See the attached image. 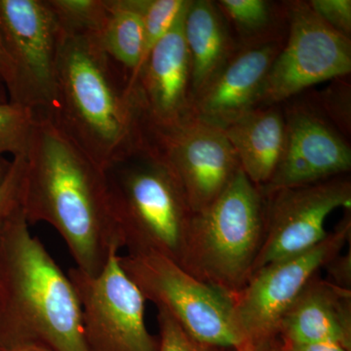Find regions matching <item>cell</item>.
<instances>
[{
	"mask_svg": "<svg viewBox=\"0 0 351 351\" xmlns=\"http://www.w3.org/2000/svg\"><path fill=\"white\" fill-rule=\"evenodd\" d=\"M278 338L293 345L332 341L351 350V291L316 274L284 314Z\"/></svg>",
	"mask_w": 351,
	"mask_h": 351,
	"instance_id": "obj_16",
	"label": "cell"
},
{
	"mask_svg": "<svg viewBox=\"0 0 351 351\" xmlns=\"http://www.w3.org/2000/svg\"><path fill=\"white\" fill-rule=\"evenodd\" d=\"M307 3L323 22L339 34L350 38V0H311Z\"/></svg>",
	"mask_w": 351,
	"mask_h": 351,
	"instance_id": "obj_25",
	"label": "cell"
},
{
	"mask_svg": "<svg viewBox=\"0 0 351 351\" xmlns=\"http://www.w3.org/2000/svg\"><path fill=\"white\" fill-rule=\"evenodd\" d=\"M21 209L29 225L52 226L75 267L99 274L123 249L107 172L47 115L38 113L25 154Z\"/></svg>",
	"mask_w": 351,
	"mask_h": 351,
	"instance_id": "obj_1",
	"label": "cell"
},
{
	"mask_svg": "<svg viewBox=\"0 0 351 351\" xmlns=\"http://www.w3.org/2000/svg\"><path fill=\"white\" fill-rule=\"evenodd\" d=\"M191 59V98L206 87L239 48L216 2L189 0L184 24Z\"/></svg>",
	"mask_w": 351,
	"mask_h": 351,
	"instance_id": "obj_17",
	"label": "cell"
},
{
	"mask_svg": "<svg viewBox=\"0 0 351 351\" xmlns=\"http://www.w3.org/2000/svg\"><path fill=\"white\" fill-rule=\"evenodd\" d=\"M115 252L99 274L71 267L68 276L82 308L89 351H158V339L145 324V302Z\"/></svg>",
	"mask_w": 351,
	"mask_h": 351,
	"instance_id": "obj_8",
	"label": "cell"
},
{
	"mask_svg": "<svg viewBox=\"0 0 351 351\" xmlns=\"http://www.w3.org/2000/svg\"><path fill=\"white\" fill-rule=\"evenodd\" d=\"M210 351H237V350H233V348H214V346H210Z\"/></svg>",
	"mask_w": 351,
	"mask_h": 351,
	"instance_id": "obj_33",
	"label": "cell"
},
{
	"mask_svg": "<svg viewBox=\"0 0 351 351\" xmlns=\"http://www.w3.org/2000/svg\"><path fill=\"white\" fill-rule=\"evenodd\" d=\"M350 210L311 250L270 263L252 276L232 298L233 313L248 345L277 338L280 321L307 283L350 242Z\"/></svg>",
	"mask_w": 351,
	"mask_h": 351,
	"instance_id": "obj_7",
	"label": "cell"
},
{
	"mask_svg": "<svg viewBox=\"0 0 351 351\" xmlns=\"http://www.w3.org/2000/svg\"><path fill=\"white\" fill-rule=\"evenodd\" d=\"M244 351H283V348L280 339L277 337L250 343Z\"/></svg>",
	"mask_w": 351,
	"mask_h": 351,
	"instance_id": "obj_29",
	"label": "cell"
},
{
	"mask_svg": "<svg viewBox=\"0 0 351 351\" xmlns=\"http://www.w3.org/2000/svg\"><path fill=\"white\" fill-rule=\"evenodd\" d=\"M243 171L262 189L271 179L282 154L285 117L274 107L258 108L223 129Z\"/></svg>",
	"mask_w": 351,
	"mask_h": 351,
	"instance_id": "obj_18",
	"label": "cell"
},
{
	"mask_svg": "<svg viewBox=\"0 0 351 351\" xmlns=\"http://www.w3.org/2000/svg\"><path fill=\"white\" fill-rule=\"evenodd\" d=\"M265 212L262 189L240 169L213 203L193 213L180 267L232 300L253 274Z\"/></svg>",
	"mask_w": 351,
	"mask_h": 351,
	"instance_id": "obj_4",
	"label": "cell"
},
{
	"mask_svg": "<svg viewBox=\"0 0 351 351\" xmlns=\"http://www.w3.org/2000/svg\"><path fill=\"white\" fill-rule=\"evenodd\" d=\"M265 197V228L253 274L270 263L311 250L324 240L330 215L339 208L351 210V181L346 175L338 176L280 189Z\"/></svg>",
	"mask_w": 351,
	"mask_h": 351,
	"instance_id": "obj_11",
	"label": "cell"
},
{
	"mask_svg": "<svg viewBox=\"0 0 351 351\" xmlns=\"http://www.w3.org/2000/svg\"><path fill=\"white\" fill-rule=\"evenodd\" d=\"M285 138L276 169L262 189L263 195L315 184L351 169V149L345 138L313 110L289 108Z\"/></svg>",
	"mask_w": 351,
	"mask_h": 351,
	"instance_id": "obj_14",
	"label": "cell"
},
{
	"mask_svg": "<svg viewBox=\"0 0 351 351\" xmlns=\"http://www.w3.org/2000/svg\"><path fill=\"white\" fill-rule=\"evenodd\" d=\"M36 119L38 112L27 106L0 104V157L25 156Z\"/></svg>",
	"mask_w": 351,
	"mask_h": 351,
	"instance_id": "obj_21",
	"label": "cell"
},
{
	"mask_svg": "<svg viewBox=\"0 0 351 351\" xmlns=\"http://www.w3.org/2000/svg\"><path fill=\"white\" fill-rule=\"evenodd\" d=\"M239 38V48L260 45L284 38L281 22H287L285 2L267 0H219L216 2Z\"/></svg>",
	"mask_w": 351,
	"mask_h": 351,
	"instance_id": "obj_20",
	"label": "cell"
},
{
	"mask_svg": "<svg viewBox=\"0 0 351 351\" xmlns=\"http://www.w3.org/2000/svg\"><path fill=\"white\" fill-rule=\"evenodd\" d=\"M285 39L239 48L191 100V119L223 130L260 107L267 75Z\"/></svg>",
	"mask_w": 351,
	"mask_h": 351,
	"instance_id": "obj_15",
	"label": "cell"
},
{
	"mask_svg": "<svg viewBox=\"0 0 351 351\" xmlns=\"http://www.w3.org/2000/svg\"><path fill=\"white\" fill-rule=\"evenodd\" d=\"M107 177L126 254L156 253L179 265L193 212L165 164L145 145L108 169Z\"/></svg>",
	"mask_w": 351,
	"mask_h": 351,
	"instance_id": "obj_5",
	"label": "cell"
},
{
	"mask_svg": "<svg viewBox=\"0 0 351 351\" xmlns=\"http://www.w3.org/2000/svg\"><path fill=\"white\" fill-rule=\"evenodd\" d=\"M144 137L174 176L193 213L213 203L240 170L225 132L191 117L173 128L145 132Z\"/></svg>",
	"mask_w": 351,
	"mask_h": 351,
	"instance_id": "obj_10",
	"label": "cell"
},
{
	"mask_svg": "<svg viewBox=\"0 0 351 351\" xmlns=\"http://www.w3.org/2000/svg\"><path fill=\"white\" fill-rule=\"evenodd\" d=\"M11 159H7L6 157H0V184L3 181L10 168Z\"/></svg>",
	"mask_w": 351,
	"mask_h": 351,
	"instance_id": "obj_31",
	"label": "cell"
},
{
	"mask_svg": "<svg viewBox=\"0 0 351 351\" xmlns=\"http://www.w3.org/2000/svg\"><path fill=\"white\" fill-rule=\"evenodd\" d=\"M7 101H9L8 95L5 88L0 83V104L7 103Z\"/></svg>",
	"mask_w": 351,
	"mask_h": 351,
	"instance_id": "obj_32",
	"label": "cell"
},
{
	"mask_svg": "<svg viewBox=\"0 0 351 351\" xmlns=\"http://www.w3.org/2000/svg\"><path fill=\"white\" fill-rule=\"evenodd\" d=\"M136 3L142 15L145 29L144 55L141 68L152 48L175 24L182 8L186 5V0H136Z\"/></svg>",
	"mask_w": 351,
	"mask_h": 351,
	"instance_id": "obj_22",
	"label": "cell"
},
{
	"mask_svg": "<svg viewBox=\"0 0 351 351\" xmlns=\"http://www.w3.org/2000/svg\"><path fill=\"white\" fill-rule=\"evenodd\" d=\"M101 45L115 63L133 77L142 63L145 29L136 0H105L99 29Z\"/></svg>",
	"mask_w": 351,
	"mask_h": 351,
	"instance_id": "obj_19",
	"label": "cell"
},
{
	"mask_svg": "<svg viewBox=\"0 0 351 351\" xmlns=\"http://www.w3.org/2000/svg\"><path fill=\"white\" fill-rule=\"evenodd\" d=\"M58 20L54 99L41 114L107 172L145 145L130 75L103 47L98 27Z\"/></svg>",
	"mask_w": 351,
	"mask_h": 351,
	"instance_id": "obj_2",
	"label": "cell"
},
{
	"mask_svg": "<svg viewBox=\"0 0 351 351\" xmlns=\"http://www.w3.org/2000/svg\"><path fill=\"white\" fill-rule=\"evenodd\" d=\"M25 343L89 351L75 287L20 208L0 234V350Z\"/></svg>",
	"mask_w": 351,
	"mask_h": 351,
	"instance_id": "obj_3",
	"label": "cell"
},
{
	"mask_svg": "<svg viewBox=\"0 0 351 351\" xmlns=\"http://www.w3.org/2000/svg\"><path fill=\"white\" fill-rule=\"evenodd\" d=\"M159 328L158 351H210L198 343L163 309H157Z\"/></svg>",
	"mask_w": 351,
	"mask_h": 351,
	"instance_id": "obj_24",
	"label": "cell"
},
{
	"mask_svg": "<svg viewBox=\"0 0 351 351\" xmlns=\"http://www.w3.org/2000/svg\"><path fill=\"white\" fill-rule=\"evenodd\" d=\"M282 348H283V346H282ZM283 351H286V350H284V348H283Z\"/></svg>",
	"mask_w": 351,
	"mask_h": 351,
	"instance_id": "obj_34",
	"label": "cell"
},
{
	"mask_svg": "<svg viewBox=\"0 0 351 351\" xmlns=\"http://www.w3.org/2000/svg\"><path fill=\"white\" fill-rule=\"evenodd\" d=\"M0 351H1V350H0Z\"/></svg>",
	"mask_w": 351,
	"mask_h": 351,
	"instance_id": "obj_35",
	"label": "cell"
},
{
	"mask_svg": "<svg viewBox=\"0 0 351 351\" xmlns=\"http://www.w3.org/2000/svg\"><path fill=\"white\" fill-rule=\"evenodd\" d=\"M0 83L5 88L9 101L25 106L17 69L10 53L7 49L1 34H0Z\"/></svg>",
	"mask_w": 351,
	"mask_h": 351,
	"instance_id": "obj_26",
	"label": "cell"
},
{
	"mask_svg": "<svg viewBox=\"0 0 351 351\" xmlns=\"http://www.w3.org/2000/svg\"><path fill=\"white\" fill-rule=\"evenodd\" d=\"M282 343L286 351H350L345 346L332 341H319L309 343Z\"/></svg>",
	"mask_w": 351,
	"mask_h": 351,
	"instance_id": "obj_28",
	"label": "cell"
},
{
	"mask_svg": "<svg viewBox=\"0 0 351 351\" xmlns=\"http://www.w3.org/2000/svg\"><path fill=\"white\" fill-rule=\"evenodd\" d=\"M9 351H51L49 348H45V346L38 345V343H25L14 348L12 350Z\"/></svg>",
	"mask_w": 351,
	"mask_h": 351,
	"instance_id": "obj_30",
	"label": "cell"
},
{
	"mask_svg": "<svg viewBox=\"0 0 351 351\" xmlns=\"http://www.w3.org/2000/svg\"><path fill=\"white\" fill-rule=\"evenodd\" d=\"M189 2L129 82L144 134L173 128L191 119V59L184 34Z\"/></svg>",
	"mask_w": 351,
	"mask_h": 351,
	"instance_id": "obj_13",
	"label": "cell"
},
{
	"mask_svg": "<svg viewBox=\"0 0 351 351\" xmlns=\"http://www.w3.org/2000/svg\"><path fill=\"white\" fill-rule=\"evenodd\" d=\"M60 24L49 0H0V34L10 53L25 105L45 113L54 99Z\"/></svg>",
	"mask_w": 351,
	"mask_h": 351,
	"instance_id": "obj_12",
	"label": "cell"
},
{
	"mask_svg": "<svg viewBox=\"0 0 351 351\" xmlns=\"http://www.w3.org/2000/svg\"><path fill=\"white\" fill-rule=\"evenodd\" d=\"M288 34L263 88L271 107L320 82L350 75L351 41L313 12L307 1L285 2Z\"/></svg>",
	"mask_w": 351,
	"mask_h": 351,
	"instance_id": "obj_9",
	"label": "cell"
},
{
	"mask_svg": "<svg viewBox=\"0 0 351 351\" xmlns=\"http://www.w3.org/2000/svg\"><path fill=\"white\" fill-rule=\"evenodd\" d=\"M328 274L327 280L338 287L351 291V252L339 254L324 267Z\"/></svg>",
	"mask_w": 351,
	"mask_h": 351,
	"instance_id": "obj_27",
	"label": "cell"
},
{
	"mask_svg": "<svg viewBox=\"0 0 351 351\" xmlns=\"http://www.w3.org/2000/svg\"><path fill=\"white\" fill-rule=\"evenodd\" d=\"M120 265L145 299L169 314L191 338L214 348L246 350L232 298L156 253L119 255Z\"/></svg>",
	"mask_w": 351,
	"mask_h": 351,
	"instance_id": "obj_6",
	"label": "cell"
},
{
	"mask_svg": "<svg viewBox=\"0 0 351 351\" xmlns=\"http://www.w3.org/2000/svg\"><path fill=\"white\" fill-rule=\"evenodd\" d=\"M25 156L11 158L10 168L0 184V234L7 221L21 208Z\"/></svg>",
	"mask_w": 351,
	"mask_h": 351,
	"instance_id": "obj_23",
	"label": "cell"
}]
</instances>
